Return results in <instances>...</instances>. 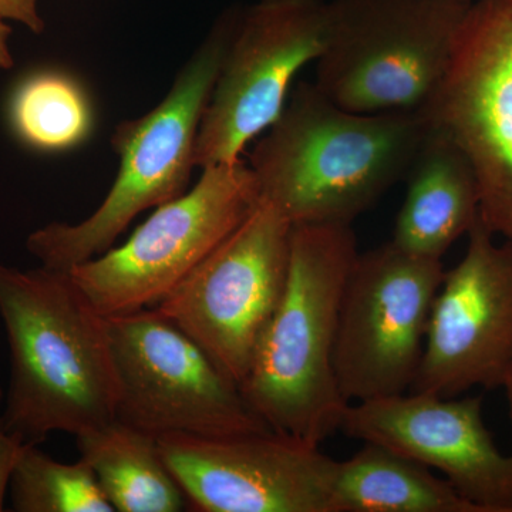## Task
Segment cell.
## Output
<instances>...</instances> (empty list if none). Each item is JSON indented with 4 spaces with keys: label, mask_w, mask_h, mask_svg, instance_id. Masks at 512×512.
I'll return each instance as SVG.
<instances>
[{
    "label": "cell",
    "mask_w": 512,
    "mask_h": 512,
    "mask_svg": "<svg viewBox=\"0 0 512 512\" xmlns=\"http://www.w3.org/2000/svg\"><path fill=\"white\" fill-rule=\"evenodd\" d=\"M168 470L202 512H330L336 464L284 434L158 437Z\"/></svg>",
    "instance_id": "cell-13"
},
{
    "label": "cell",
    "mask_w": 512,
    "mask_h": 512,
    "mask_svg": "<svg viewBox=\"0 0 512 512\" xmlns=\"http://www.w3.org/2000/svg\"><path fill=\"white\" fill-rule=\"evenodd\" d=\"M12 36V29L6 25L5 20H0V69H12L15 64L12 52H10L9 40Z\"/></svg>",
    "instance_id": "cell-22"
},
{
    "label": "cell",
    "mask_w": 512,
    "mask_h": 512,
    "mask_svg": "<svg viewBox=\"0 0 512 512\" xmlns=\"http://www.w3.org/2000/svg\"><path fill=\"white\" fill-rule=\"evenodd\" d=\"M25 443L12 478L9 493L18 512H114L101 491L92 468L79 458L67 464Z\"/></svg>",
    "instance_id": "cell-19"
},
{
    "label": "cell",
    "mask_w": 512,
    "mask_h": 512,
    "mask_svg": "<svg viewBox=\"0 0 512 512\" xmlns=\"http://www.w3.org/2000/svg\"><path fill=\"white\" fill-rule=\"evenodd\" d=\"M325 0H259L239 13L202 116L195 167L241 160L281 116L296 74L322 55Z\"/></svg>",
    "instance_id": "cell-10"
},
{
    "label": "cell",
    "mask_w": 512,
    "mask_h": 512,
    "mask_svg": "<svg viewBox=\"0 0 512 512\" xmlns=\"http://www.w3.org/2000/svg\"><path fill=\"white\" fill-rule=\"evenodd\" d=\"M357 255L353 225L292 227L284 295L259 340L241 392L269 429L319 446L349 403L336 379V333Z\"/></svg>",
    "instance_id": "cell-3"
},
{
    "label": "cell",
    "mask_w": 512,
    "mask_h": 512,
    "mask_svg": "<svg viewBox=\"0 0 512 512\" xmlns=\"http://www.w3.org/2000/svg\"><path fill=\"white\" fill-rule=\"evenodd\" d=\"M239 13L218 20L175 77L170 92L110 137L119 174L99 208L77 224L52 222L29 235L26 248L46 268L70 271L113 248L141 212L183 195L195 168V143Z\"/></svg>",
    "instance_id": "cell-4"
},
{
    "label": "cell",
    "mask_w": 512,
    "mask_h": 512,
    "mask_svg": "<svg viewBox=\"0 0 512 512\" xmlns=\"http://www.w3.org/2000/svg\"><path fill=\"white\" fill-rule=\"evenodd\" d=\"M473 0H330L315 86L342 109L420 113Z\"/></svg>",
    "instance_id": "cell-5"
},
{
    "label": "cell",
    "mask_w": 512,
    "mask_h": 512,
    "mask_svg": "<svg viewBox=\"0 0 512 512\" xmlns=\"http://www.w3.org/2000/svg\"><path fill=\"white\" fill-rule=\"evenodd\" d=\"M503 387L505 390V396H507L508 409H510V419L512 423V362L510 367H508L507 375H505Z\"/></svg>",
    "instance_id": "cell-23"
},
{
    "label": "cell",
    "mask_w": 512,
    "mask_h": 512,
    "mask_svg": "<svg viewBox=\"0 0 512 512\" xmlns=\"http://www.w3.org/2000/svg\"><path fill=\"white\" fill-rule=\"evenodd\" d=\"M3 394L0 389V511L5 510V498L9 491L10 478H12L13 470L20 456L25 441L10 433L3 424L2 406Z\"/></svg>",
    "instance_id": "cell-20"
},
{
    "label": "cell",
    "mask_w": 512,
    "mask_h": 512,
    "mask_svg": "<svg viewBox=\"0 0 512 512\" xmlns=\"http://www.w3.org/2000/svg\"><path fill=\"white\" fill-rule=\"evenodd\" d=\"M76 444L114 511L178 512L190 505L157 437L116 419L77 434Z\"/></svg>",
    "instance_id": "cell-17"
},
{
    "label": "cell",
    "mask_w": 512,
    "mask_h": 512,
    "mask_svg": "<svg viewBox=\"0 0 512 512\" xmlns=\"http://www.w3.org/2000/svg\"><path fill=\"white\" fill-rule=\"evenodd\" d=\"M6 119L23 146L39 153H63L92 136L94 109L89 93L73 74L39 69L13 87Z\"/></svg>",
    "instance_id": "cell-18"
},
{
    "label": "cell",
    "mask_w": 512,
    "mask_h": 512,
    "mask_svg": "<svg viewBox=\"0 0 512 512\" xmlns=\"http://www.w3.org/2000/svg\"><path fill=\"white\" fill-rule=\"evenodd\" d=\"M0 20L22 23L35 35H42L46 29L45 20L37 10V0H0Z\"/></svg>",
    "instance_id": "cell-21"
},
{
    "label": "cell",
    "mask_w": 512,
    "mask_h": 512,
    "mask_svg": "<svg viewBox=\"0 0 512 512\" xmlns=\"http://www.w3.org/2000/svg\"><path fill=\"white\" fill-rule=\"evenodd\" d=\"M420 114L463 151L476 173L481 221L512 242V0L471 3Z\"/></svg>",
    "instance_id": "cell-11"
},
{
    "label": "cell",
    "mask_w": 512,
    "mask_h": 512,
    "mask_svg": "<svg viewBox=\"0 0 512 512\" xmlns=\"http://www.w3.org/2000/svg\"><path fill=\"white\" fill-rule=\"evenodd\" d=\"M292 224L258 208L156 309L191 336L241 387L284 295Z\"/></svg>",
    "instance_id": "cell-9"
},
{
    "label": "cell",
    "mask_w": 512,
    "mask_h": 512,
    "mask_svg": "<svg viewBox=\"0 0 512 512\" xmlns=\"http://www.w3.org/2000/svg\"><path fill=\"white\" fill-rule=\"evenodd\" d=\"M427 131L420 113H355L301 82L248 165L261 201L292 227L353 225L404 180Z\"/></svg>",
    "instance_id": "cell-1"
},
{
    "label": "cell",
    "mask_w": 512,
    "mask_h": 512,
    "mask_svg": "<svg viewBox=\"0 0 512 512\" xmlns=\"http://www.w3.org/2000/svg\"><path fill=\"white\" fill-rule=\"evenodd\" d=\"M107 326L121 423L157 439L272 431L241 387L156 308L111 316Z\"/></svg>",
    "instance_id": "cell-7"
},
{
    "label": "cell",
    "mask_w": 512,
    "mask_h": 512,
    "mask_svg": "<svg viewBox=\"0 0 512 512\" xmlns=\"http://www.w3.org/2000/svg\"><path fill=\"white\" fill-rule=\"evenodd\" d=\"M261 204L251 167L204 168L190 191L156 208L121 247L70 269L104 318L157 306Z\"/></svg>",
    "instance_id": "cell-6"
},
{
    "label": "cell",
    "mask_w": 512,
    "mask_h": 512,
    "mask_svg": "<svg viewBox=\"0 0 512 512\" xmlns=\"http://www.w3.org/2000/svg\"><path fill=\"white\" fill-rule=\"evenodd\" d=\"M444 274L441 259L409 254L392 241L359 252L340 302L333 356L346 402L412 389Z\"/></svg>",
    "instance_id": "cell-8"
},
{
    "label": "cell",
    "mask_w": 512,
    "mask_h": 512,
    "mask_svg": "<svg viewBox=\"0 0 512 512\" xmlns=\"http://www.w3.org/2000/svg\"><path fill=\"white\" fill-rule=\"evenodd\" d=\"M404 180L392 242L409 254L443 259L480 217L476 173L457 144L429 124Z\"/></svg>",
    "instance_id": "cell-15"
},
{
    "label": "cell",
    "mask_w": 512,
    "mask_h": 512,
    "mask_svg": "<svg viewBox=\"0 0 512 512\" xmlns=\"http://www.w3.org/2000/svg\"><path fill=\"white\" fill-rule=\"evenodd\" d=\"M463 259L446 271L431 308L409 392L457 397L503 387L512 362V242H495L481 218Z\"/></svg>",
    "instance_id": "cell-12"
},
{
    "label": "cell",
    "mask_w": 512,
    "mask_h": 512,
    "mask_svg": "<svg viewBox=\"0 0 512 512\" xmlns=\"http://www.w3.org/2000/svg\"><path fill=\"white\" fill-rule=\"evenodd\" d=\"M0 319L10 353L6 429L25 443L74 437L116 420L117 383L107 318L72 275L0 262Z\"/></svg>",
    "instance_id": "cell-2"
},
{
    "label": "cell",
    "mask_w": 512,
    "mask_h": 512,
    "mask_svg": "<svg viewBox=\"0 0 512 512\" xmlns=\"http://www.w3.org/2000/svg\"><path fill=\"white\" fill-rule=\"evenodd\" d=\"M339 431L440 471L478 512H512V456L485 426L480 396L406 392L350 403Z\"/></svg>",
    "instance_id": "cell-14"
},
{
    "label": "cell",
    "mask_w": 512,
    "mask_h": 512,
    "mask_svg": "<svg viewBox=\"0 0 512 512\" xmlns=\"http://www.w3.org/2000/svg\"><path fill=\"white\" fill-rule=\"evenodd\" d=\"M330 512H478L446 478L382 444L336 464Z\"/></svg>",
    "instance_id": "cell-16"
}]
</instances>
